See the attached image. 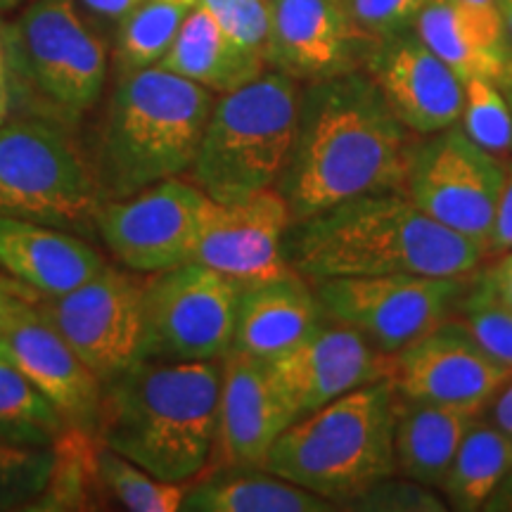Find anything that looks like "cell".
Returning <instances> with one entry per match:
<instances>
[{"mask_svg":"<svg viewBox=\"0 0 512 512\" xmlns=\"http://www.w3.org/2000/svg\"><path fill=\"white\" fill-rule=\"evenodd\" d=\"M190 10L188 5L169 0H143L114 31V76L140 72L162 62Z\"/></svg>","mask_w":512,"mask_h":512,"instance_id":"f546056e","label":"cell"},{"mask_svg":"<svg viewBox=\"0 0 512 512\" xmlns=\"http://www.w3.org/2000/svg\"><path fill=\"white\" fill-rule=\"evenodd\" d=\"M465 290L463 278L370 275L318 280L316 294L332 320L356 328L384 354H399L448 320Z\"/></svg>","mask_w":512,"mask_h":512,"instance_id":"8fae6325","label":"cell"},{"mask_svg":"<svg viewBox=\"0 0 512 512\" xmlns=\"http://www.w3.org/2000/svg\"><path fill=\"white\" fill-rule=\"evenodd\" d=\"M159 67L223 95L254 81L266 72L268 64L235 46L211 12L204 5H195Z\"/></svg>","mask_w":512,"mask_h":512,"instance_id":"484cf974","label":"cell"},{"mask_svg":"<svg viewBox=\"0 0 512 512\" xmlns=\"http://www.w3.org/2000/svg\"><path fill=\"white\" fill-rule=\"evenodd\" d=\"M389 110L413 136L456 126L463 114V79L422 43L415 29L380 38L366 62Z\"/></svg>","mask_w":512,"mask_h":512,"instance_id":"d6986e66","label":"cell"},{"mask_svg":"<svg viewBox=\"0 0 512 512\" xmlns=\"http://www.w3.org/2000/svg\"><path fill=\"white\" fill-rule=\"evenodd\" d=\"M351 17L370 38L380 41L411 29L430 0H347Z\"/></svg>","mask_w":512,"mask_h":512,"instance_id":"8d00e7d4","label":"cell"},{"mask_svg":"<svg viewBox=\"0 0 512 512\" xmlns=\"http://www.w3.org/2000/svg\"><path fill=\"white\" fill-rule=\"evenodd\" d=\"M266 363L297 418L396 375L394 354H384L356 328L337 320L320 323L304 342Z\"/></svg>","mask_w":512,"mask_h":512,"instance_id":"e0dca14e","label":"cell"},{"mask_svg":"<svg viewBox=\"0 0 512 512\" xmlns=\"http://www.w3.org/2000/svg\"><path fill=\"white\" fill-rule=\"evenodd\" d=\"M230 41L266 60L271 36V0H200Z\"/></svg>","mask_w":512,"mask_h":512,"instance_id":"e575fe53","label":"cell"},{"mask_svg":"<svg viewBox=\"0 0 512 512\" xmlns=\"http://www.w3.org/2000/svg\"><path fill=\"white\" fill-rule=\"evenodd\" d=\"M465 102L460 114V128L479 147L496 157L512 155V110L503 88L484 76L463 81Z\"/></svg>","mask_w":512,"mask_h":512,"instance_id":"1f68e13d","label":"cell"},{"mask_svg":"<svg viewBox=\"0 0 512 512\" xmlns=\"http://www.w3.org/2000/svg\"><path fill=\"white\" fill-rule=\"evenodd\" d=\"M0 57H3V50H0Z\"/></svg>","mask_w":512,"mask_h":512,"instance_id":"f907efd6","label":"cell"},{"mask_svg":"<svg viewBox=\"0 0 512 512\" xmlns=\"http://www.w3.org/2000/svg\"><path fill=\"white\" fill-rule=\"evenodd\" d=\"M484 510L489 512H512V470L505 475V479L498 484V489L486 501Z\"/></svg>","mask_w":512,"mask_h":512,"instance_id":"7bdbcfd3","label":"cell"},{"mask_svg":"<svg viewBox=\"0 0 512 512\" xmlns=\"http://www.w3.org/2000/svg\"><path fill=\"white\" fill-rule=\"evenodd\" d=\"M219 396L221 358H138L102 384L95 439L164 482L188 484L209 467Z\"/></svg>","mask_w":512,"mask_h":512,"instance_id":"3957f363","label":"cell"},{"mask_svg":"<svg viewBox=\"0 0 512 512\" xmlns=\"http://www.w3.org/2000/svg\"><path fill=\"white\" fill-rule=\"evenodd\" d=\"M29 290L27 287H22L19 283H15V280L8 278V275H0V330H3L5 320L10 318L12 309H15L17 299L22 297V294H27Z\"/></svg>","mask_w":512,"mask_h":512,"instance_id":"b9f144b4","label":"cell"},{"mask_svg":"<svg viewBox=\"0 0 512 512\" xmlns=\"http://www.w3.org/2000/svg\"><path fill=\"white\" fill-rule=\"evenodd\" d=\"M479 413L403 399L396 406L394 458L406 479L439 489Z\"/></svg>","mask_w":512,"mask_h":512,"instance_id":"d4e9b609","label":"cell"},{"mask_svg":"<svg viewBox=\"0 0 512 512\" xmlns=\"http://www.w3.org/2000/svg\"><path fill=\"white\" fill-rule=\"evenodd\" d=\"M188 512H330L328 498L287 482L266 467H211L185 486Z\"/></svg>","mask_w":512,"mask_h":512,"instance_id":"cb8c5ba5","label":"cell"},{"mask_svg":"<svg viewBox=\"0 0 512 512\" xmlns=\"http://www.w3.org/2000/svg\"><path fill=\"white\" fill-rule=\"evenodd\" d=\"M323 304L297 271L242 287L235 318V351L261 361L278 356L304 342L323 323Z\"/></svg>","mask_w":512,"mask_h":512,"instance_id":"603a6c76","label":"cell"},{"mask_svg":"<svg viewBox=\"0 0 512 512\" xmlns=\"http://www.w3.org/2000/svg\"><path fill=\"white\" fill-rule=\"evenodd\" d=\"M491 422L501 427L503 432L512 434V380L505 384L494 396V408H491Z\"/></svg>","mask_w":512,"mask_h":512,"instance_id":"60d3db41","label":"cell"},{"mask_svg":"<svg viewBox=\"0 0 512 512\" xmlns=\"http://www.w3.org/2000/svg\"><path fill=\"white\" fill-rule=\"evenodd\" d=\"M95 470L98 484L105 501L119 503L131 512H178L181 510L185 486L176 482H164L128 460L112 448L98 441L95 451Z\"/></svg>","mask_w":512,"mask_h":512,"instance_id":"4dcf8cb0","label":"cell"},{"mask_svg":"<svg viewBox=\"0 0 512 512\" xmlns=\"http://www.w3.org/2000/svg\"><path fill=\"white\" fill-rule=\"evenodd\" d=\"M0 354L57 408L69 430L95 434L102 382L81 356L36 311L34 292L17 299L0 330Z\"/></svg>","mask_w":512,"mask_h":512,"instance_id":"ac0fdd59","label":"cell"},{"mask_svg":"<svg viewBox=\"0 0 512 512\" xmlns=\"http://www.w3.org/2000/svg\"><path fill=\"white\" fill-rule=\"evenodd\" d=\"M294 226L285 256L316 283L370 275L465 278L491 254L430 219L401 190L351 197Z\"/></svg>","mask_w":512,"mask_h":512,"instance_id":"7a4b0ae2","label":"cell"},{"mask_svg":"<svg viewBox=\"0 0 512 512\" xmlns=\"http://www.w3.org/2000/svg\"><path fill=\"white\" fill-rule=\"evenodd\" d=\"M413 133L370 74L302 83L297 136L275 188L292 223L380 190H403Z\"/></svg>","mask_w":512,"mask_h":512,"instance_id":"6da1fadb","label":"cell"},{"mask_svg":"<svg viewBox=\"0 0 512 512\" xmlns=\"http://www.w3.org/2000/svg\"><path fill=\"white\" fill-rule=\"evenodd\" d=\"M413 29L463 81L484 76L498 88L512 86V41L501 12L472 10L456 0H430Z\"/></svg>","mask_w":512,"mask_h":512,"instance_id":"7402d4cb","label":"cell"},{"mask_svg":"<svg viewBox=\"0 0 512 512\" xmlns=\"http://www.w3.org/2000/svg\"><path fill=\"white\" fill-rule=\"evenodd\" d=\"M67 430L57 408L0 354V441L24 448H53Z\"/></svg>","mask_w":512,"mask_h":512,"instance_id":"83f0119b","label":"cell"},{"mask_svg":"<svg viewBox=\"0 0 512 512\" xmlns=\"http://www.w3.org/2000/svg\"><path fill=\"white\" fill-rule=\"evenodd\" d=\"M463 323L491 356L512 368V309L496 297L484 275L460 299Z\"/></svg>","mask_w":512,"mask_h":512,"instance_id":"836d02e7","label":"cell"},{"mask_svg":"<svg viewBox=\"0 0 512 512\" xmlns=\"http://www.w3.org/2000/svg\"><path fill=\"white\" fill-rule=\"evenodd\" d=\"M143 0H76L81 15L88 19L93 29H98L102 36L112 34L119 29V24L131 15Z\"/></svg>","mask_w":512,"mask_h":512,"instance_id":"74e56055","label":"cell"},{"mask_svg":"<svg viewBox=\"0 0 512 512\" xmlns=\"http://www.w3.org/2000/svg\"><path fill=\"white\" fill-rule=\"evenodd\" d=\"M498 10H501L503 27H505V31H508V36L512 41V0H498Z\"/></svg>","mask_w":512,"mask_h":512,"instance_id":"bcb514c9","label":"cell"},{"mask_svg":"<svg viewBox=\"0 0 512 512\" xmlns=\"http://www.w3.org/2000/svg\"><path fill=\"white\" fill-rule=\"evenodd\" d=\"M456 3L465 5L472 10H484V12H501L498 10V0H456Z\"/></svg>","mask_w":512,"mask_h":512,"instance_id":"f6af8a7d","label":"cell"},{"mask_svg":"<svg viewBox=\"0 0 512 512\" xmlns=\"http://www.w3.org/2000/svg\"><path fill=\"white\" fill-rule=\"evenodd\" d=\"M12 112L74 128L102 100L110 74L105 36L76 0H34L0 24Z\"/></svg>","mask_w":512,"mask_h":512,"instance_id":"8992f818","label":"cell"},{"mask_svg":"<svg viewBox=\"0 0 512 512\" xmlns=\"http://www.w3.org/2000/svg\"><path fill=\"white\" fill-rule=\"evenodd\" d=\"M24 0H0V15H5V12H12L15 8H19Z\"/></svg>","mask_w":512,"mask_h":512,"instance_id":"7dc6e473","label":"cell"},{"mask_svg":"<svg viewBox=\"0 0 512 512\" xmlns=\"http://www.w3.org/2000/svg\"><path fill=\"white\" fill-rule=\"evenodd\" d=\"M482 275L491 290H494L496 297L512 309V249H508L503 259H498L496 264Z\"/></svg>","mask_w":512,"mask_h":512,"instance_id":"ab89813d","label":"cell"},{"mask_svg":"<svg viewBox=\"0 0 512 512\" xmlns=\"http://www.w3.org/2000/svg\"><path fill=\"white\" fill-rule=\"evenodd\" d=\"M216 98L159 64L117 76L83 140L105 202L190 174Z\"/></svg>","mask_w":512,"mask_h":512,"instance_id":"277c9868","label":"cell"},{"mask_svg":"<svg viewBox=\"0 0 512 512\" xmlns=\"http://www.w3.org/2000/svg\"><path fill=\"white\" fill-rule=\"evenodd\" d=\"M396 406L394 377L354 389L294 420L264 467L347 510L370 486L396 475Z\"/></svg>","mask_w":512,"mask_h":512,"instance_id":"5b68a950","label":"cell"},{"mask_svg":"<svg viewBox=\"0 0 512 512\" xmlns=\"http://www.w3.org/2000/svg\"><path fill=\"white\" fill-rule=\"evenodd\" d=\"M422 138L408 152L401 192L430 219L489 249L505 183L501 157L470 140L460 124Z\"/></svg>","mask_w":512,"mask_h":512,"instance_id":"30bf717a","label":"cell"},{"mask_svg":"<svg viewBox=\"0 0 512 512\" xmlns=\"http://www.w3.org/2000/svg\"><path fill=\"white\" fill-rule=\"evenodd\" d=\"M105 266L98 249L72 230L0 216V271L36 297L74 290Z\"/></svg>","mask_w":512,"mask_h":512,"instance_id":"44dd1931","label":"cell"},{"mask_svg":"<svg viewBox=\"0 0 512 512\" xmlns=\"http://www.w3.org/2000/svg\"><path fill=\"white\" fill-rule=\"evenodd\" d=\"M105 202L74 128L27 112L0 126V216L95 230Z\"/></svg>","mask_w":512,"mask_h":512,"instance_id":"ba28073f","label":"cell"},{"mask_svg":"<svg viewBox=\"0 0 512 512\" xmlns=\"http://www.w3.org/2000/svg\"><path fill=\"white\" fill-rule=\"evenodd\" d=\"M12 114V95H10V83H8V72L0 74V126L5 124Z\"/></svg>","mask_w":512,"mask_h":512,"instance_id":"ee69618b","label":"cell"},{"mask_svg":"<svg viewBox=\"0 0 512 512\" xmlns=\"http://www.w3.org/2000/svg\"><path fill=\"white\" fill-rule=\"evenodd\" d=\"M207 200L209 195L192 181L169 178L121 200L102 202L95 233L133 273L166 271L192 261Z\"/></svg>","mask_w":512,"mask_h":512,"instance_id":"4fadbf2b","label":"cell"},{"mask_svg":"<svg viewBox=\"0 0 512 512\" xmlns=\"http://www.w3.org/2000/svg\"><path fill=\"white\" fill-rule=\"evenodd\" d=\"M297 413L268 363L228 349L221 358L219 422L209 467H264L268 451Z\"/></svg>","mask_w":512,"mask_h":512,"instance_id":"ffe728a7","label":"cell"},{"mask_svg":"<svg viewBox=\"0 0 512 512\" xmlns=\"http://www.w3.org/2000/svg\"><path fill=\"white\" fill-rule=\"evenodd\" d=\"M503 93H505V98H508V105H510V110H512V86H505Z\"/></svg>","mask_w":512,"mask_h":512,"instance_id":"681fc988","label":"cell"},{"mask_svg":"<svg viewBox=\"0 0 512 512\" xmlns=\"http://www.w3.org/2000/svg\"><path fill=\"white\" fill-rule=\"evenodd\" d=\"M292 216L278 188L240 200H207L197 230L192 261L226 275L242 287L292 273L285 235Z\"/></svg>","mask_w":512,"mask_h":512,"instance_id":"5bb4252c","label":"cell"},{"mask_svg":"<svg viewBox=\"0 0 512 512\" xmlns=\"http://www.w3.org/2000/svg\"><path fill=\"white\" fill-rule=\"evenodd\" d=\"M143 283L131 268L107 264L95 278L34 306L105 384L140 358Z\"/></svg>","mask_w":512,"mask_h":512,"instance_id":"7c38bea8","label":"cell"},{"mask_svg":"<svg viewBox=\"0 0 512 512\" xmlns=\"http://www.w3.org/2000/svg\"><path fill=\"white\" fill-rule=\"evenodd\" d=\"M491 252H508L512 249V162L505 166V183L498 202L494 233H491Z\"/></svg>","mask_w":512,"mask_h":512,"instance_id":"f35d334b","label":"cell"},{"mask_svg":"<svg viewBox=\"0 0 512 512\" xmlns=\"http://www.w3.org/2000/svg\"><path fill=\"white\" fill-rule=\"evenodd\" d=\"M512 470V434L494 422L477 420L467 430L451 470L439 486L451 510H484L486 501Z\"/></svg>","mask_w":512,"mask_h":512,"instance_id":"4316f807","label":"cell"},{"mask_svg":"<svg viewBox=\"0 0 512 512\" xmlns=\"http://www.w3.org/2000/svg\"><path fill=\"white\" fill-rule=\"evenodd\" d=\"M268 69L299 83L363 72L375 38L351 17L347 0H271Z\"/></svg>","mask_w":512,"mask_h":512,"instance_id":"2e32d148","label":"cell"},{"mask_svg":"<svg viewBox=\"0 0 512 512\" xmlns=\"http://www.w3.org/2000/svg\"><path fill=\"white\" fill-rule=\"evenodd\" d=\"M242 285L185 261L143 283L140 358L216 361L233 347Z\"/></svg>","mask_w":512,"mask_h":512,"instance_id":"9c48e42d","label":"cell"},{"mask_svg":"<svg viewBox=\"0 0 512 512\" xmlns=\"http://www.w3.org/2000/svg\"><path fill=\"white\" fill-rule=\"evenodd\" d=\"M53 458V448H24L0 441V512L29 510L46 489Z\"/></svg>","mask_w":512,"mask_h":512,"instance_id":"d6a6232c","label":"cell"},{"mask_svg":"<svg viewBox=\"0 0 512 512\" xmlns=\"http://www.w3.org/2000/svg\"><path fill=\"white\" fill-rule=\"evenodd\" d=\"M95 434L64 430L53 446V470L46 489L34 498L29 510H98L102 498L95 470Z\"/></svg>","mask_w":512,"mask_h":512,"instance_id":"f1b7e54d","label":"cell"},{"mask_svg":"<svg viewBox=\"0 0 512 512\" xmlns=\"http://www.w3.org/2000/svg\"><path fill=\"white\" fill-rule=\"evenodd\" d=\"M394 358L403 399L460 411L479 413L512 380V368L491 356L463 320H444Z\"/></svg>","mask_w":512,"mask_h":512,"instance_id":"9a60e30c","label":"cell"},{"mask_svg":"<svg viewBox=\"0 0 512 512\" xmlns=\"http://www.w3.org/2000/svg\"><path fill=\"white\" fill-rule=\"evenodd\" d=\"M302 83L278 69L216 98L190 181L216 202L275 188L297 136Z\"/></svg>","mask_w":512,"mask_h":512,"instance_id":"52a82bcc","label":"cell"},{"mask_svg":"<svg viewBox=\"0 0 512 512\" xmlns=\"http://www.w3.org/2000/svg\"><path fill=\"white\" fill-rule=\"evenodd\" d=\"M347 510H420V512H444L448 505L437 494H432V486L418 484L413 479L394 482L392 477L382 479L370 486L366 494H361Z\"/></svg>","mask_w":512,"mask_h":512,"instance_id":"d590c367","label":"cell"},{"mask_svg":"<svg viewBox=\"0 0 512 512\" xmlns=\"http://www.w3.org/2000/svg\"><path fill=\"white\" fill-rule=\"evenodd\" d=\"M169 3H178V5H188V8H195V5H200V0H169Z\"/></svg>","mask_w":512,"mask_h":512,"instance_id":"c3c4849f","label":"cell"}]
</instances>
